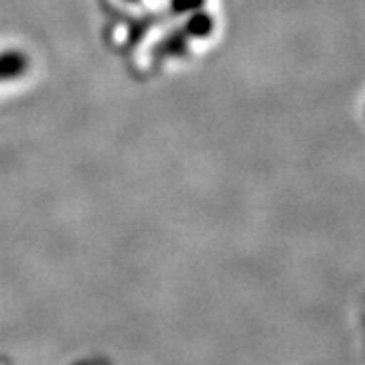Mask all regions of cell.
Segmentation results:
<instances>
[{"label": "cell", "mask_w": 365, "mask_h": 365, "mask_svg": "<svg viewBox=\"0 0 365 365\" xmlns=\"http://www.w3.org/2000/svg\"><path fill=\"white\" fill-rule=\"evenodd\" d=\"M26 57L23 53H2L0 55V81L14 79L26 71Z\"/></svg>", "instance_id": "cell-1"}]
</instances>
